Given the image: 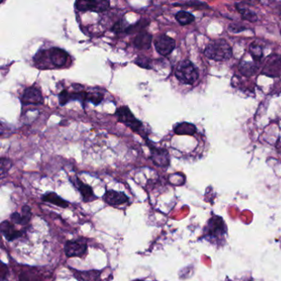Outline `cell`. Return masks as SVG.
<instances>
[{
	"label": "cell",
	"instance_id": "cell-6",
	"mask_svg": "<svg viewBox=\"0 0 281 281\" xmlns=\"http://www.w3.org/2000/svg\"><path fill=\"white\" fill-rule=\"evenodd\" d=\"M262 74L270 78H277L281 75V56L272 55L268 58L262 69Z\"/></svg>",
	"mask_w": 281,
	"mask_h": 281
},
{
	"label": "cell",
	"instance_id": "cell-14",
	"mask_svg": "<svg viewBox=\"0 0 281 281\" xmlns=\"http://www.w3.org/2000/svg\"><path fill=\"white\" fill-rule=\"evenodd\" d=\"M152 35L147 31L144 30L139 33L137 34V36L134 37L133 44L136 49L149 50L152 45Z\"/></svg>",
	"mask_w": 281,
	"mask_h": 281
},
{
	"label": "cell",
	"instance_id": "cell-19",
	"mask_svg": "<svg viewBox=\"0 0 281 281\" xmlns=\"http://www.w3.org/2000/svg\"><path fill=\"white\" fill-rule=\"evenodd\" d=\"M239 69H240V71H241L243 75L250 77L253 75V74H256V72L257 71L258 68L253 63L242 61L240 63V65H239Z\"/></svg>",
	"mask_w": 281,
	"mask_h": 281
},
{
	"label": "cell",
	"instance_id": "cell-7",
	"mask_svg": "<svg viewBox=\"0 0 281 281\" xmlns=\"http://www.w3.org/2000/svg\"><path fill=\"white\" fill-rule=\"evenodd\" d=\"M43 101L44 99L41 91L34 86L27 87L21 97V103L23 105H40L42 104Z\"/></svg>",
	"mask_w": 281,
	"mask_h": 281
},
{
	"label": "cell",
	"instance_id": "cell-24",
	"mask_svg": "<svg viewBox=\"0 0 281 281\" xmlns=\"http://www.w3.org/2000/svg\"><path fill=\"white\" fill-rule=\"evenodd\" d=\"M249 52H250L252 59L255 61H260L263 56L262 47L257 43H252V45H250V48H249Z\"/></svg>",
	"mask_w": 281,
	"mask_h": 281
},
{
	"label": "cell",
	"instance_id": "cell-33",
	"mask_svg": "<svg viewBox=\"0 0 281 281\" xmlns=\"http://www.w3.org/2000/svg\"><path fill=\"white\" fill-rule=\"evenodd\" d=\"M134 281H144V280H141V279H135V280Z\"/></svg>",
	"mask_w": 281,
	"mask_h": 281
},
{
	"label": "cell",
	"instance_id": "cell-9",
	"mask_svg": "<svg viewBox=\"0 0 281 281\" xmlns=\"http://www.w3.org/2000/svg\"><path fill=\"white\" fill-rule=\"evenodd\" d=\"M47 51V56L49 57L50 61L56 67L61 68L65 66L69 59V54L65 50L59 47H52Z\"/></svg>",
	"mask_w": 281,
	"mask_h": 281
},
{
	"label": "cell",
	"instance_id": "cell-8",
	"mask_svg": "<svg viewBox=\"0 0 281 281\" xmlns=\"http://www.w3.org/2000/svg\"><path fill=\"white\" fill-rule=\"evenodd\" d=\"M87 250V243L84 241L70 240L65 244V252L68 257H83Z\"/></svg>",
	"mask_w": 281,
	"mask_h": 281
},
{
	"label": "cell",
	"instance_id": "cell-15",
	"mask_svg": "<svg viewBox=\"0 0 281 281\" xmlns=\"http://www.w3.org/2000/svg\"><path fill=\"white\" fill-rule=\"evenodd\" d=\"M31 218V209L29 206H24L22 210V214L19 213H14L12 214L11 219L12 222L20 225H27L29 223L30 219Z\"/></svg>",
	"mask_w": 281,
	"mask_h": 281
},
{
	"label": "cell",
	"instance_id": "cell-34",
	"mask_svg": "<svg viewBox=\"0 0 281 281\" xmlns=\"http://www.w3.org/2000/svg\"><path fill=\"white\" fill-rule=\"evenodd\" d=\"M279 14H281V7L279 8Z\"/></svg>",
	"mask_w": 281,
	"mask_h": 281
},
{
	"label": "cell",
	"instance_id": "cell-22",
	"mask_svg": "<svg viewBox=\"0 0 281 281\" xmlns=\"http://www.w3.org/2000/svg\"><path fill=\"white\" fill-rule=\"evenodd\" d=\"M149 24H150V22H149V21L146 20V19H141V20L137 22L135 24L129 26L127 29H126V31H125V33H139L140 31L145 30V27H147Z\"/></svg>",
	"mask_w": 281,
	"mask_h": 281
},
{
	"label": "cell",
	"instance_id": "cell-13",
	"mask_svg": "<svg viewBox=\"0 0 281 281\" xmlns=\"http://www.w3.org/2000/svg\"><path fill=\"white\" fill-rule=\"evenodd\" d=\"M0 229H1L3 235L5 237V239H7L8 241L15 240V239L20 238L21 236H23V231L16 229L14 223L9 221L2 222L0 225Z\"/></svg>",
	"mask_w": 281,
	"mask_h": 281
},
{
	"label": "cell",
	"instance_id": "cell-25",
	"mask_svg": "<svg viewBox=\"0 0 281 281\" xmlns=\"http://www.w3.org/2000/svg\"><path fill=\"white\" fill-rule=\"evenodd\" d=\"M237 9L239 10V13L241 14L243 19L249 21V22H252V23L257 22V16L256 15L255 13L251 11L250 9H247V8L238 7V6H237Z\"/></svg>",
	"mask_w": 281,
	"mask_h": 281
},
{
	"label": "cell",
	"instance_id": "cell-1",
	"mask_svg": "<svg viewBox=\"0 0 281 281\" xmlns=\"http://www.w3.org/2000/svg\"><path fill=\"white\" fill-rule=\"evenodd\" d=\"M205 55L213 61H228L232 56V48L226 40L217 39L211 40L208 44L205 50Z\"/></svg>",
	"mask_w": 281,
	"mask_h": 281
},
{
	"label": "cell",
	"instance_id": "cell-32",
	"mask_svg": "<svg viewBox=\"0 0 281 281\" xmlns=\"http://www.w3.org/2000/svg\"><path fill=\"white\" fill-rule=\"evenodd\" d=\"M247 29L246 27L239 24H231L229 26V30L232 32H240V31H244Z\"/></svg>",
	"mask_w": 281,
	"mask_h": 281
},
{
	"label": "cell",
	"instance_id": "cell-30",
	"mask_svg": "<svg viewBox=\"0 0 281 281\" xmlns=\"http://www.w3.org/2000/svg\"><path fill=\"white\" fill-rule=\"evenodd\" d=\"M59 103L60 105L65 106L69 102V91L66 89L62 90L59 94Z\"/></svg>",
	"mask_w": 281,
	"mask_h": 281
},
{
	"label": "cell",
	"instance_id": "cell-23",
	"mask_svg": "<svg viewBox=\"0 0 281 281\" xmlns=\"http://www.w3.org/2000/svg\"><path fill=\"white\" fill-rule=\"evenodd\" d=\"M99 271H87V272L78 273V279L80 281H98L100 280Z\"/></svg>",
	"mask_w": 281,
	"mask_h": 281
},
{
	"label": "cell",
	"instance_id": "cell-31",
	"mask_svg": "<svg viewBox=\"0 0 281 281\" xmlns=\"http://www.w3.org/2000/svg\"><path fill=\"white\" fill-rule=\"evenodd\" d=\"M8 274H9V269L5 264H1L0 267V280L4 281L7 278Z\"/></svg>",
	"mask_w": 281,
	"mask_h": 281
},
{
	"label": "cell",
	"instance_id": "cell-29",
	"mask_svg": "<svg viewBox=\"0 0 281 281\" xmlns=\"http://www.w3.org/2000/svg\"><path fill=\"white\" fill-rule=\"evenodd\" d=\"M12 166H13V163H12L11 160L5 159V158L1 159V174L2 176H4L5 172H8V171L11 168Z\"/></svg>",
	"mask_w": 281,
	"mask_h": 281
},
{
	"label": "cell",
	"instance_id": "cell-3",
	"mask_svg": "<svg viewBox=\"0 0 281 281\" xmlns=\"http://www.w3.org/2000/svg\"><path fill=\"white\" fill-rule=\"evenodd\" d=\"M115 116L119 122L124 124L125 126L131 129L132 131L139 134L142 136L141 132L143 129V123L138 121L127 106H122L117 108L115 112Z\"/></svg>",
	"mask_w": 281,
	"mask_h": 281
},
{
	"label": "cell",
	"instance_id": "cell-16",
	"mask_svg": "<svg viewBox=\"0 0 281 281\" xmlns=\"http://www.w3.org/2000/svg\"><path fill=\"white\" fill-rule=\"evenodd\" d=\"M74 184L78 188V191L80 192L85 202H89V201H92L94 198H96L94 196L93 191L91 189V186L87 185V184H84L78 177H75Z\"/></svg>",
	"mask_w": 281,
	"mask_h": 281
},
{
	"label": "cell",
	"instance_id": "cell-2",
	"mask_svg": "<svg viewBox=\"0 0 281 281\" xmlns=\"http://www.w3.org/2000/svg\"><path fill=\"white\" fill-rule=\"evenodd\" d=\"M175 76L181 83L192 85L198 79L199 74L192 61L184 60L176 65Z\"/></svg>",
	"mask_w": 281,
	"mask_h": 281
},
{
	"label": "cell",
	"instance_id": "cell-4",
	"mask_svg": "<svg viewBox=\"0 0 281 281\" xmlns=\"http://www.w3.org/2000/svg\"><path fill=\"white\" fill-rule=\"evenodd\" d=\"M74 7L80 12H95V13H103L107 11L110 8L109 1L106 0H78L74 4Z\"/></svg>",
	"mask_w": 281,
	"mask_h": 281
},
{
	"label": "cell",
	"instance_id": "cell-20",
	"mask_svg": "<svg viewBox=\"0 0 281 281\" xmlns=\"http://www.w3.org/2000/svg\"><path fill=\"white\" fill-rule=\"evenodd\" d=\"M175 18L178 22L179 24L181 26L191 24L195 21V16L185 11H180L176 13Z\"/></svg>",
	"mask_w": 281,
	"mask_h": 281
},
{
	"label": "cell",
	"instance_id": "cell-10",
	"mask_svg": "<svg viewBox=\"0 0 281 281\" xmlns=\"http://www.w3.org/2000/svg\"><path fill=\"white\" fill-rule=\"evenodd\" d=\"M148 146L151 151V159L155 165L159 167H167L169 165V154L167 150L151 146L150 144H148Z\"/></svg>",
	"mask_w": 281,
	"mask_h": 281
},
{
	"label": "cell",
	"instance_id": "cell-18",
	"mask_svg": "<svg viewBox=\"0 0 281 281\" xmlns=\"http://www.w3.org/2000/svg\"><path fill=\"white\" fill-rule=\"evenodd\" d=\"M42 201L48 202V203L53 204L59 207L67 208L69 206L67 201H65L61 197H59L58 195L55 192H49V193L44 195L42 197Z\"/></svg>",
	"mask_w": 281,
	"mask_h": 281
},
{
	"label": "cell",
	"instance_id": "cell-27",
	"mask_svg": "<svg viewBox=\"0 0 281 281\" xmlns=\"http://www.w3.org/2000/svg\"><path fill=\"white\" fill-rule=\"evenodd\" d=\"M134 63L138 65L139 67L145 68V69H152V65H151V61L150 59L145 57V56H138L137 57L136 60Z\"/></svg>",
	"mask_w": 281,
	"mask_h": 281
},
{
	"label": "cell",
	"instance_id": "cell-12",
	"mask_svg": "<svg viewBox=\"0 0 281 281\" xmlns=\"http://www.w3.org/2000/svg\"><path fill=\"white\" fill-rule=\"evenodd\" d=\"M103 200L106 203L113 206L123 205L129 201L127 196L123 192H116V191H107L106 192Z\"/></svg>",
	"mask_w": 281,
	"mask_h": 281
},
{
	"label": "cell",
	"instance_id": "cell-17",
	"mask_svg": "<svg viewBox=\"0 0 281 281\" xmlns=\"http://www.w3.org/2000/svg\"><path fill=\"white\" fill-rule=\"evenodd\" d=\"M174 133L178 135H193L197 131L196 125L191 123L182 122L176 124L173 128Z\"/></svg>",
	"mask_w": 281,
	"mask_h": 281
},
{
	"label": "cell",
	"instance_id": "cell-26",
	"mask_svg": "<svg viewBox=\"0 0 281 281\" xmlns=\"http://www.w3.org/2000/svg\"><path fill=\"white\" fill-rule=\"evenodd\" d=\"M104 99V95L101 92H88L87 94V102L98 106L102 103Z\"/></svg>",
	"mask_w": 281,
	"mask_h": 281
},
{
	"label": "cell",
	"instance_id": "cell-21",
	"mask_svg": "<svg viewBox=\"0 0 281 281\" xmlns=\"http://www.w3.org/2000/svg\"><path fill=\"white\" fill-rule=\"evenodd\" d=\"M19 281H42L39 273L34 270H23L19 275Z\"/></svg>",
	"mask_w": 281,
	"mask_h": 281
},
{
	"label": "cell",
	"instance_id": "cell-5",
	"mask_svg": "<svg viewBox=\"0 0 281 281\" xmlns=\"http://www.w3.org/2000/svg\"><path fill=\"white\" fill-rule=\"evenodd\" d=\"M154 44L157 52L163 56H169L176 48V41L174 39L167 36L165 34L159 35L154 40Z\"/></svg>",
	"mask_w": 281,
	"mask_h": 281
},
{
	"label": "cell",
	"instance_id": "cell-11",
	"mask_svg": "<svg viewBox=\"0 0 281 281\" xmlns=\"http://www.w3.org/2000/svg\"><path fill=\"white\" fill-rule=\"evenodd\" d=\"M226 232L225 225L222 218L214 216L208 223L207 235L213 238H218L224 235Z\"/></svg>",
	"mask_w": 281,
	"mask_h": 281
},
{
	"label": "cell",
	"instance_id": "cell-28",
	"mask_svg": "<svg viewBox=\"0 0 281 281\" xmlns=\"http://www.w3.org/2000/svg\"><path fill=\"white\" fill-rule=\"evenodd\" d=\"M125 22L123 20H119L118 22H116L113 27H112V31L115 32L116 34L121 33V32H125L126 29H127L128 27L125 26Z\"/></svg>",
	"mask_w": 281,
	"mask_h": 281
}]
</instances>
